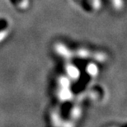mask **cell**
Wrapping results in <instances>:
<instances>
[{
	"instance_id": "obj_1",
	"label": "cell",
	"mask_w": 127,
	"mask_h": 127,
	"mask_svg": "<svg viewBox=\"0 0 127 127\" xmlns=\"http://www.w3.org/2000/svg\"><path fill=\"white\" fill-rule=\"evenodd\" d=\"M11 2L13 3L15 6L19 7V8H27L29 5L28 0H11Z\"/></svg>"
},
{
	"instance_id": "obj_2",
	"label": "cell",
	"mask_w": 127,
	"mask_h": 127,
	"mask_svg": "<svg viewBox=\"0 0 127 127\" xmlns=\"http://www.w3.org/2000/svg\"><path fill=\"white\" fill-rule=\"evenodd\" d=\"M114 4L116 5V7H121V0H113Z\"/></svg>"
}]
</instances>
